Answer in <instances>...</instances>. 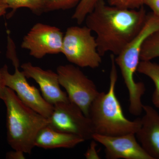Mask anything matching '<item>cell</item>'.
<instances>
[{"mask_svg":"<svg viewBox=\"0 0 159 159\" xmlns=\"http://www.w3.org/2000/svg\"><path fill=\"white\" fill-rule=\"evenodd\" d=\"M147 15L144 7L122 9L99 0L85 20L86 26L97 34V49L101 56L111 52L119 55L142 29Z\"/></svg>","mask_w":159,"mask_h":159,"instance_id":"obj_1","label":"cell"},{"mask_svg":"<svg viewBox=\"0 0 159 159\" xmlns=\"http://www.w3.org/2000/svg\"><path fill=\"white\" fill-rule=\"evenodd\" d=\"M111 61L108 92L99 93L94 99L89 109V118L94 134L116 136L136 134L141 126V118L130 121L124 116L115 92L118 75L114 54H111Z\"/></svg>","mask_w":159,"mask_h":159,"instance_id":"obj_2","label":"cell"},{"mask_svg":"<svg viewBox=\"0 0 159 159\" xmlns=\"http://www.w3.org/2000/svg\"><path fill=\"white\" fill-rule=\"evenodd\" d=\"M2 100L7 109L8 143L14 150L30 154L38 134L48 124V118L25 105L14 91L7 87Z\"/></svg>","mask_w":159,"mask_h":159,"instance_id":"obj_3","label":"cell"},{"mask_svg":"<svg viewBox=\"0 0 159 159\" xmlns=\"http://www.w3.org/2000/svg\"><path fill=\"white\" fill-rule=\"evenodd\" d=\"M159 31V17L153 13L147 15L142 29L119 55L115 62L121 70L122 78L129 94V111L134 116H139L143 111L142 96L146 88L143 82H136L134 78L140 62V53L143 43L154 32Z\"/></svg>","mask_w":159,"mask_h":159,"instance_id":"obj_4","label":"cell"},{"mask_svg":"<svg viewBox=\"0 0 159 159\" xmlns=\"http://www.w3.org/2000/svg\"><path fill=\"white\" fill-rule=\"evenodd\" d=\"M86 26H71L64 35L62 53L69 62L80 67L96 69L102 62L96 38Z\"/></svg>","mask_w":159,"mask_h":159,"instance_id":"obj_5","label":"cell"},{"mask_svg":"<svg viewBox=\"0 0 159 159\" xmlns=\"http://www.w3.org/2000/svg\"><path fill=\"white\" fill-rule=\"evenodd\" d=\"M57 73L60 84L66 90L69 100L88 117L91 103L99 93L93 81L73 64L59 66Z\"/></svg>","mask_w":159,"mask_h":159,"instance_id":"obj_6","label":"cell"},{"mask_svg":"<svg viewBox=\"0 0 159 159\" xmlns=\"http://www.w3.org/2000/svg\"><path fill=\"white\" fill-rule=\"evenodd\" d=\"M48 119V126L55 130L74 135L84 141L93 140L94 132L90 120L70 100L54 104Z\"/></svg>","mask_w":159,"mask_h":159,"instance_id":"obj_7","label":"cell"},{"mask_svg":"<svg viewBox=\"0 0 159 159\" xmlns=\"http://www.w3.org/2000/svg\"><path fill=\"white\" fill-rule=\"evenodd\" d=\"M63 38L59 28L38 23L25 35L21 47L29 50L32 57L41 59L48 54L62 53Z\"/></svg>","mask_w":159,"mask_h":159,"instance_id":"obj_8","label":"cell"},{"mask_svg":"<svg viewBox=\"0 0 159 159\" xmlns=\"http://www.w3.org/2000/svg\"><path fill=\"white\" fill-rule=\"evenodd\" d=\"M14 67L15 71L13 74H9L6 65L1 69L5 85L14 91L25 105L48 118L54 105L46 101L36 87L29 84L23 71L19 70V66Z\"/></svg>","mask_w":159,"mask_h":159,"instance_id":"obj_9","label":"cell"},{"mask_svg":"<svg viewBox=\"0 0 159 159\" xmlns=\"http://www.w3.org/2000/svg\"><path fill=\"white\" fill-rule=\"evenodd\" d=\"M93 140L105 148L108 159H152L138 142L135 134L116 136L94 134Z\"/></svg>","mask_w":159,"mask_h":159,"instance_id":"obj_10","label":"cell"},{"mask_svg":"<svg viewBox=\"0 0 159 159\" xmlns=\"http://www.w3.org/2000/svg\"><path fill=\"white\" fill-rule=\"evenodd\" d=\"M27 78H32L38 85L45 99L54 105L69 100L66 93L61 89L58 74L51 70H44L26 62L21 66Z\"/></svg>","mask_w":159,"mask_h":159,"instance_id":"obj_11","label":"cell"},{"mask_svg":"<svg viewBox=\"0 0 159 159\" xmlns=\"http://www.w3.org/2000/svg\"><path fill=\"white\" fill-rule=\"evenodd\" d=\"M144 116L136 133L138 142L152 159H159V114L152 107L143 105Z\"/></svg>","mask_w":159,"mask_h":159,"instance_id":"obj_12","label":"cell"},{"mask_svg":"<svg viewBox=\"0 0 159 159\" xmlns=\"http://www.w3.org/2000/svg\"><path fill=\"white\" fill-rule=\"evenodd\" d=\"M84 141L77 136L55 130L47 125L38 134L34 145V147L46 149L71 148Z\"/></svg>","mask_w":159,"mask_h":159,"instance_id":"obj_13","label":"cell"},{"mask_svg":"<svg viewBox=\"0 0 159 159\" xmlns=\"http://www.w3.org/2000/svg\"><path fill=\"white\" fill-rule=\"evenodd\" d=\"M137 71L147 76L153 81L155 89L152 94V101L154 106L159 109V65L151 61H141Z\"/></svg>","mask_w":159,"mask_h":159,"instance_id":"obj_14","label":"cell"},{"mask_svg":"<svg viewBox=\"0 0 159 159\" xmlns=\"http://www.w3.org/2000/svg\"><path fill=\"white\" fill-rule=\"evenodd\" d=\"M0 2L6 5L8 9H12L9 16L21 8H28L37 15L44 12L45 0H0Z\"/></svg>","mask_w":159,"mask_h":159,"instance_id":"obj_15","label":"cell"},{"mask_svg":"<svg viewBox=\"0 0 159 159\" xmlns=\"http://www.w3.org/2000/svg\"><path fill=\"white\" fill-rule=\"evenodd\" d=\"M159 57V31L151 34L143 43L140 53L141 61H151Z\"/></svg>","mask_w":159,"mask_h":159,"instance_id":"obj_16","label":"cell"},{"mask_svg":"<svg viewBox=\"0 0 159 159\" xmlns=\"http://www.w3.org/2000/svg\"><path fill=\"white\" fill-rule=\"evenodd\" d=\"M99 0H81L76 7L72 19L81 25L85 20L87 16L93 11Z\"/></svg>","mask_w":159,"mask_h":159,"instance_id":"obj_17","label":"cell"},{"mask_svg":"<svg viewBox=\"0 0 159 159\" xmlns=\"http://www.w3.org/2000/svg\"><path fill=\"white\" fill-rule=\"evenodd\" d=\"M81 0H45L44 12L77 7Z\"/></svg>","mask_w":159,"mask_h":159,"instance_id":"obj_18","label":"cell"},{"mask_svg":"<svg viewBox=\"0 0 159 159\" xmlns=\"http://www.w3.org/2000/svg\"><path fill=\"white\" fill-rule=\"evenodd\" d=\"M146 0H107L108 5L122 9H136L145 5Z\"/></svg>","mask_w":159,"mask_h":159,"instance_id":"obj_19","label":"cell"},{"mask_svg":"<svg viewBox=\"0 0 159 159\" xmlns=\"http://www.w3.org/2000/svg\"><path fill=\"white\" fill-rule=\"evenodd\" d=\"M97 144L96 143V141L93 140V141L91 142L89 148L88 149L86 152L84 154L86 159H100L99 155L97 153L96 147H97Z\"/></svg>","mask_w":159,"mask_h":159,"instance_id":"obj_20","label":"cell"},{"mask_svg":"<svg viewBox=\"0 0 159 159\" xmlns=\"http://www.w3.org/2000/svg\"><path fill=\"white\" fill-rule=\"evenodd\" d=\"M145 5L151 9L155 16L159 17V0H146Z\"/></svg>","mask_w":159,"mask_h":159,"instance_id":"obj_21","label":"cell"},{"mask_svg":"<svg viewBox=\"0 0 159 159\" xmlns=\"http://www.w3.org/2000/svg\"><path fill=\"white\" fill-rule=\"evenodd\" d=\"M14 151L10 152L7 153V158L14 159H24L25 157V152L20 150H14Z\"/></svg>","mask_w":159,"mask_h":159,"instance_id":"obj_22","label":"cell"},{"mask_svg":"<svg viewBox=\"0 0 159 159\" xmlns=\"http://www.w3.org/2000/svg\"><path fill=\"white\" fill-rule=\"evenodd\" d=\"M6 87L4 84L2 71L0 69V99H2Z\"/></svg>","mask_w":159,"mask_h":159,"instance_id":"obj_23","label":"cell"},{"mask_svg":"<svg viewBox=\"0 0 159 159\" xmlns=\"http://www.w3.org/2000/svg\"><path fill=\"white\" fill-rule=\"evenodd\" d=\"M8 9V6L3 3L0 2V17L6 13V10Z\"/></svg>","mask_w":159,"mask_h":159,"instance_id":"obj_24","label":"cell"}]
</instances>
